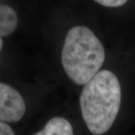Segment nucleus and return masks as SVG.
Returning <instances> with one entry per match:
<instances>
[{
  "instance_id": "obj_1",
  "label": "nucleus",
  "mask_w": 135,
  "mask_h": 135,
  "mask_svg": "<svg viewBox=\"0 0 135 135\" xmlns=\"http://www.w3.org/2000/svg\"><path fill=\"white\" fill-rule=\"evenodd\" d=\"M122 100L119 81L115 74L103 70L85 84L80 97L83 120L93 134L107 132L119 113Z\"/></svg>"
},
{
  "instance_id": "obj_2",
  "label": "nucleus",
  "mask_w": 135,
  "mask_h": 135,
  "mask_svg": "<svg viewBox=\"0 0 135 135\" xmlns=\"http://www.w3.org/2000/svg\"><path fill=\"white\" fill-rule=\"evenodd\" d=\"M105 51L92 30L76 26L68 32L62 51V64L69 79L85 85L102 67Z\"/></svg>"
},
{
  "instance_id": "obj_3",
  "label": "nucleus",
  "mask_w": 135,
  "mask_h": 135,
  "mask_svg": "<svg viewBox=\"0 0 135 135\" xmlns=\"http://www.w3.org/2000/svg\"><path fill=\"white\" fill-rule=\"evenodd\" d=\"M26 103L22 95L13 87L0 83V121L16 122L26 113Z\"/></svg>"
},
{
  "instance_id": "obj_4",
  "label": "nucleus",
  "mask_w": 135,
  "mask_h": 135,
  "mask_svg": "<svg viewBox=\"0 0 135 135\" xmlns=\"http://www.w3.org/2000/svg\"><path fill=\"white\" fill-rule=\"evenodd\" d=\"M17 23V15L15 10L8 5H0V37L13 33Z\"/></svg>"
},
{
  "instance_id": "obj_5",
  "label": "nucleus",
  "mask_w": 135,
  "mask_h": 135,
  "mask_svg": "<svg viewBox=\"0 0 135 135\" xmlns=\"http://www.w3.org/2000/svg\"><path fill=\"white\" fill-rule=\"evenodd\" d=\"M74 130L71 123L62 117L56 116L48 121L42 130L35 135H72Z\"/></svg>"
},
{
  "instance_id": "obj_6",
  "label": "nucleus",
  "mask_w": 135,
  "mask_h": 135,
  "mask_svg": "<svg viewBox=\"0 0 135 135\" xmlns=\"http://www.w3.org/2000/svg\"><path fill=\"white\" fill-rule=\"evenodd\" d=\"M94 1L105 7L116 8L125 5L128 0H94Z\"/></svg>"
},
{
  "instance_id": "obj_7",
  "label": "nucleus",
  "mask_w": 135,
  "mask_h": 135,
  "mask_svg": "<svg viewBox=\"0 0 135 135\" xmlns=\"http://www.w3.org/2000/svg\"><path fill=\"white\" fill-rule=\"evenodd\" d=\"M15 131L5 122L0 121V135H14Z\"/></svg>"
},
{
  "instance_id": "obj_8",
  "label": "nucleus",
  "mask_w": 135,
  "mask_h": 135,
  "mask_svg": "<svg viewBox=\"0 0 135 135\" xmlns=\"http://www.w3.org/2000/svg\"><path fill=\"white\" fill-rule=\"evenodd\" d=\"M2 47H3V41H2V39L1 38V37H0V52L2 50Z\"/></svg>"
}]
</instances>
